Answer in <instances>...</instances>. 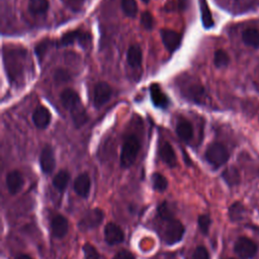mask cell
Segmentation results:
<instances>
[{
  "label": "cell",
  "mask_w": 259,
  "mask_h": 259,
  "mask_svg": "<svg viewBox=\"0 0 259 259\" xmlns=\"http://www.w3.org/2000/svg\"><path fill=\"white\" fill-rule=\"evenodd\" d=\"M242 39L245 45L254 49L259 48V30L254 27L246 28L242 32Z\"/></svg>",
  "instance_id": "44dd1931"
},
{
  "label": "cell",
  "mask_w": 259,
  "mask_h": 259,
  "mask_svg": "<svg viewBox=\"0 0 259 259\" xmlns=\"http://www.w3.org/2000/svg\"><path fill=\"white\" fill-rule=\"evenodd\" d=\"M63 1L67 6H69L74 11L79 10L84 2V0H63Z\"/></svg>",
  "instance_id": "74e56055"
},
{
  "label": "cell",
  "mask_w": 259,
  "mask_h": 259,
  "mask_svg": "<svg viewBox=\"0 0 259 259\" xmlns=\"http://www.w3.org/2000/svg\"><path fill=\"white\" fill-rule=\"evenodd\" d=\"M176 134L180 140L189 142L193 137L192 124L187 119H181L176 125Z\"/></svg>",
  "instance_id": "d6986e66"
},
{
  "label": "cell",
  "mask_w": 259,
  "mask_h": 259,
  "mask_svg": "<svg viewBox=\"0 0 259 259\" xmlns=\"http://www.w3.org/2000/svg\"><path fill=\"white\" fill-rule=\"evenodd\" d=\"M71 115H72V119H73V121H74L76 126L83 125L87 121V119H88V116H87L86 111L83 108V106L78 108V109H76L75 111L71 112Z\"/></svg>",
  "instance_id": "f546056e"
},
{
  "label": "cell",
  "mask_w": 259,
  "mask_h": 259,
  "mask_svg": "<svg viewBox=\"0 0 259 259\" xmlns=\"http://www.w3.org/2000/svg\"><path fill=\"white\" fill-rule=\"evenodd\" d=\"M229 157L230 155L227 148L221 143L210 144L204 153L205 160L213 168H219L226 164Z\"/></svg>",
  "instance_id": "3957f363"
},
{
  "label": "cell",
  "mask_w": 259,
  "mask_h": 259,
  "mask_svg": "<svg viewBox=\"0 0 259 259\" xmlns=\"http://www.w3.org/2000/svg\"><path fill=\"white\" fill-rule=\"evenodd\" d=\"M230 63V57L228 53L222 49L217 50L213 55V64L217 68H224Z\"/></svg>",
  "instance_id": "4316f807"
},
{
  "label": "cell",
  "mask_w": 259,
  "mask_h": 259,
  "mask_svg": "<svg viewBox=\"0 0 259 259\" xmlns=\"http://www.w3.org/2000/svg\"><path fill=\"white\" fill-rule=\"evenodd\" d=\"M143 2H145V3H148L149 2V0H142Z\"/></svg>",
  "instance_id": "60d3db41"
},
{
  "label": "cell",
  "mask_w": 259,
  "mask_h": 259,
  "mask_svg": "<svg viewBox=\"0 0 259 259\" xmlns=\"http://www.w3.org/2000/svg\"><path fill=\"white\" fill-rule=\"evenodd\" d=\"M142 60H143V54H142V50H141L140 46H138V45L131 46L126 53L127 64L133 68H137V67L141 66Z\"/></svg>",
  "instance_id": "ffe728a7"
},
{
  "label": "cell",
  "mask_w": 259,
  "mask_h": 259,
  "mask_svg": "<svg viewBox=\"0 0 259 259\" xmlns=\"http://www.w3.org/2000/svg\"><path fill=\"white\" fill-rule=\"evenodd\" d=\"M152 184L153 188L158 192H163L168 187V180L164 175L159 172H155L152 175Z\"/></svg>",
  "instance_id": "d4e9b609"
},
{
  "label": "cell",
  "mask_w": 259,
  "mask_h": 259,
  "mask_svg": "<svg viewBox=\"0 0 259 259\" xmlns=\"http://www.w3.org/2000/svg\"><path fill=\"white\" fill-rule=\"evenodd\" d=\"M73 188L74 191L76 192L77 195H79L82 198L88 197L90 193V188H91V179L90 176L87 173H81L79 174L73 183Z\"/></svg>",
  "instance_id": "4fadbf2b"
},
{
  "label": "cell",
  "mask_w": 259,
  "mask_h": 259,
  "mask_svg": "<svg viewBox=\"0 0 259 259\" xmlns=\"http://www.w3.org/2000/svg\"><path fill=\"white\" fill-rule=\"evenodd\" d=\"M182 94L188 100H191L195 103H202L205 97L204 88L199 84H189L182 89Z\"/></svg>",
  "instance_id": "5bb4252c"
},
{
  "label": "cell",
  "mask_w": 259,
  "mask_h": 259,
  "mask_svg": "<svg viewBox=\"0 0 259 259\" xmlns=\"http://www.w3.org/2000/svg\"><path fill=\"white\" fill-rule=\"evenodd\" d=\"M39 165L45 174H51L56 166L54 150L50 145H46L39 155Z\"/></svg>",
  "instance_id": "9c48e42d"
},
{
  "label": "cell",
  "mask_w": 259,
  "mask_h": 259,
  "mask_svg": "<svg viewBox=\"0 0 259 259\" xmlns=\"http://www.w3.org/2000/svg\"><path fill=\"white\" fill-rule=\"evenodd\" d=\"M140 150H141L140 140L134 135L127 136L121 148L120 166L122 168L131 167L135 163Z\"/></svg>",
  "instance_id": "6da1fadb"
},
{
  "label": "cell",
  "mask_w": 259,
  "mask_h": 259,
  "mask_svg": "<svg viewBox=\"0 0 259 259\" xmlns=\"http://www.w3.org/2000/svg\"><path fill=\"white\" fill-rule=\"evenodd\" d=\"M192 259H209L208 251L203 246H198L195 248L192 254Z\"/></svg>",
  "instance_id": "8d00e7d4"
},
{
  "label": "cell",
  "mask_w": 259,
  "mask_h": 259,
  "mask_svg": "<svg viewBox=\"0 0 259 259\" xmlns=\"http://www.w3.org/2000/svg\"><path fill=\"white\" fill-rule=\"evenodd\" d=\"M150 95L155 106L160 108H166L168 106L169 100L157 84H152L150 86Z\"/></svg>",
  "instance_id": "ac0fdd59"
},
{
  "label": "cell",
  "mask_w": 259,
  "mask_h": 259,
  "mask_svg": "<svg viewBox=\"0 0 259 259\" xmlns=\"http://www.w3.org/2000/svg\"><path fill=\"white\" fill-rule=\"evenodd\" d=\"M69 230V223L66 217L62 214H55L51 221V231L54 237L58 239L64 238Z\"/></svg>",
  "instance_id": "7c38bea8"
},
{
  "label": "cell",
  "mask_w": 259,
  "mask_h": 259,
  "mask_svg": "<svg viewBox=\"0 0 259 259\" xmlns=\"http://www.w3.org/2000/svg\"><path fill=\"white\" fill-rule=\"evenodd\" d=\"M70 181V174L67 170H60L55 177L53 178V185L54 187L59 190L60 192H63Z\"/></svg>",
  "instance_id": "7402d4cb"
},
{
  "label": "cell",
  "mask_w": 259,
  "mask_h": 259,
  "mask_svg": "<svg viewBox=\"0 0 259 259\" xmlns=\"http://www.w3.org/2000/svg\"><path fill=\"white\" fill-rule=\"evenodd\" d=\"M60 99H61L62 105L67 110H69L70 113L75 111L76 109L82 107V103H81L78 93L71 88H67V89L63 90V92L60 95Z\"/></svg>",
  "instance_id": "52a82bcc"
},
{
  "label": "cell",
  "mask_w": 259,
  "mask_h": 259,
  "mask_svg": "<svg viewBox=\"0 0 259 259\" xmlns=\"http://www.w3.org/2000/svg\"><path fill=\"white\" fill-rule=\"evenodd\" d=\"M104 213L100 208H93L86 211L78 222V228L80 231H89L97 228L103 221Z\"/></svg>",
  "instance_id": "277c9868"
},
{
  "label": "cell",
  "mask_w": 259,
  "mask_h": 259,
  "mask_svg": "<svg viewBox=\"0 0 259 259\" xmlns=\"http://www.w3.org/2000/svg\"><path fill=\"white\" fill-rule=\"evenodd\" d=\"M82 251L84 253L85 259H100V255L97 249L94 246H92L90 243H85L82 246Z\"/></svg>",
  "instance_id": "1f68e13d"
},
{
  "label": "cell",
  "mask_w": 259,
  "mask_h": 259,
  "mask_svg": "<svg viewBox=\"0 0 259 259\" xmlns=\"http://www.w3.org/2000/svg\"><path fill=\"white\" fill-rule=\"evenodd\" d=\"M121 9L128 17H135L138 13V5L136 0H121Z\"/></svg>",
  "instance_id": "83f0119b"
},
{
  "label": "cell",
  "mask_w": 259,
  "mask_h": 259,
  "mask_svg": "<svg viewBox=\"0 0 259 259\" xmlns=\"http://www.w3.org/2000/svg\"><path fill=\"white\" fill-rule=\"evenodd\" d=\"M234 250L242 259H250L257 252V245L247 237H241L237 240Z\"/></svg>",
  "instance_id": "8992f818"
},
{
  "label": "cell",
  "mask_w": 259,
  "mask_h": 259,
  "mask_svg": "<svg viewBox=\"0 0 259 259\" xmlns=\"http://www.w3.org/2000/svg\"><path fill=\"white\" fill-rule=\"evenodd\" d=\"M104 240L110 246L117 245L124 240L123 231L116 224L108 223L104 228Z\"/></svg>",
  "instance_id": "30bf717a"
},
{
  "label": "cell",
  "mask_w": 259,
  "mask_h": 259,
  "mask_svg": "<svg viewBox=\"0 0 259 259\" xmlns=\"http://www.w3.org/2000/svg\"><path fill=\"white\" fill-rule=\"evenodd\" d=\"M113 259H135V257H134V255L130 251H127V250H120L119 252H117L114 255Z\"/></svg>",
  "instance_id": "f35d334b"
},
{
  "label": "cell",
  "mask_w": 259,
  "mask_h": 259,
  "mask_svg": "<svg viewBox=\"0 0 259 259\" xmlns=\"http://www.w3.org/2000/svg\"><path fill=\"white\" fill-rule=\"evenodd\" d=\"M159 154H160V157H161L162 161L167 166L173 168L177 165V159H176L175 151H174L173 147L168 142H164L162 144V146L160 147Z\"/></svg>",
  "instance_id": "e0dca14e"
},
{
  "label": "cell",
  "mask_w": 259,
  "mask_h": 259,
  "mask_svg": "<svg viewBox=\"0 0 259 259\" xmlns=\"http://www.w3.org/2000/svg\"><path fill=\"white\" fill-rule=\"evenodd\" d=\"M51 112L46 106H37L32 113V121L37 128H46L51 122Z\"/></svg>",
  "instance_id": "9a60e30c"
},
{
  "label": "cell",
  "mask_w": 259,
  "mask_h": 259,
  "mask_svg": "<svg viewBox=\"0 0 259 259\" xmlns=\"http://www.w3.org/2000/svg\"><path fill=\"white\" fill-rule=\"evenodd\" d=\"M23 185V176L18 170L10 171L6 176V186L10 194H16Z\"/></svg>",
  "instance_id": "2e32d148"
},
{
  "label": "cell",
  "mask_w": 259,
  "mask_h": 259,
  "mask_svg": "<svg viewBox=\"0 0 259 259\" xmlns=\"http://www.w3.org/2000/svg\"><path fill=\"white\" fill-rule=\"evenodd\" d=\"M52 46V41L50 39H44L40 42H38L35 47V55L37 56L39 62L44 58V56L47 54V51Z\"/></svg>",
  "instance_id": "836d02e7"
},
{
  "label": "cell",
  "mask_w": 259,
  "mask_h": 259,
  "mask_svg": "<svg viewBox=\"0 0 259 259\" xmlns=\"http://www.w3.org/2000/svg\"><path fill=\"white\" fill-rule=\"evenodd\" d=\"M15 259H33V258L27 254H19L15 257Z\"/></svg>",
  "instance_id": "ab89813d"
},
{
  "label": "cell",
  "mask_w": 259,
  "mask_h": 259,
  "mask_svg": "<svg viewBox=\"0 0 259 259\" xmlns=\"http://www.w3.org/2000/svg\"><path fill=\"white\" fill-rule=\"evenodd\" d=\"M49 9L48 0H29L28 1V10L33 15L45 14Z\"/></svg>",
  "instance_id": "cb8c5ba5"
},
{
  "label": "cell",
  "mask_w": 259,
  "mask_h": 259,
  "mask_svg": "<svg viewBox=\"0 0 259 259\" xmlns=\"http://www.w3.org/2000/svg\"><path fill=\"white\" fill-rule=\"evenodd\" d=\"M244 212H245V208L240 202H236L232 204L229 208V215L232 221L241 220Z\"/></svg>",
  "instance_id": "4dcf8cb0"
},
{
  "label": "cell",
  "mask_w": 259,
  "mask_h": 259,
  "mask_svg": "<svg viewBox=\"0 0 259 259\" xmlns=\"http://www.w3.org/2000/svg\"><path fill=\"white\" fill-rule=\"evenodd\" d=\"M74 42H78L83 47H88L90 44V34L80 29L69 31L65 33L58 41V47H66L73 45Z\"/></svg>",
  "instance_id": "5b68a950"
},
{
  "label": "cell",
  "mask_w": 259,
  "mask_h": 259,
  "mask_svg": "<svg viewBox=\"0 0 259 259\" xmlns=\"http://www.w3.org/2000/svg\"><path fill=\"white\" fill-rule=\"evenodd\" d=\"M70 79H71L70 73L63 68L57 69L54 73V80L57 83H65V82H68Z\"/></svg>",
  "instance_id": "e575fe53"
},
{
  "label": "cell",
  "mask_w": 259,
  "mask_h": 259,
  "mask_svg": "<svg viewBox=\"0 0 259 259\" xmlns=\"http://www.w3.org/2000/svg\"><path fill=\"white\" fill-rule=\"evenodd\" d=\"M160 34H161L162 42L167 49V51H169L170 53H173L179 48L181 44V35L178 32L172 29L163 28L161 29Z\"/></svg>",
  "instance_id": "8fae6325"
},
{
  "label": "cell",
  "mask_w": 259,
  "mask_h": 259,
  "mask_svg": "<svg viewBox=\"0 0 259 259\" xmlns=\"http://www.w3.org/2000/svg\"><path fill=\"white\" fill-rule=\"evenodd\" d=\"M199 7H200V15H201V21L204 26V28L208 29L213 26V18L211 15V12L209 10V7L207 5L206 0H199Z\"/></svg>",
  "instance_id": "603a6c76"
},
{
  "label": "cell",
  "mask_w": 259,
  "mask_h": 259,
  "mask_svg": "<svg viewBox=\"0 0 259 259\" xmlns=\"http://www.w3.org/2000/svg\"><path fill=\"white\" fill-rule=\"evenodd\" d=\"M222 177L224 178V180H225L230 186L236 185V184H238L239 181H240L239 172H238V170H237L235 167H229V168H227V169L223 172Z\"/></svg>",
  "instance_id": "484cf974"
},
{
  "label": "cell",
  "mask_w": 259,
  "mask_h": 259,
  "mask_svg": "<svg viewBox=\"0 0 259 259\" xmlns=\"http://www.w3.org/2000/svg\"><path fill=\"white\" fill-rule=\"evenodd\" d=\"M184 233L185 228L183 224L176 219H172L166 222V226L162 232L161 239L166 245H174L182 240Z\"/></svg>",
  "instance_id": "7a4b0ae2"
},
{
  "label": "cell",
  "mask_w": 259,
  "mask_h": 259,
  "mask_svg": "<svg viewBox=\"0 0 259 259\" xmlns=\"http://www.w3.org/2000/svg\"><path fill=\"white\" fill-rule=\"evenodd\" d=\"M112 89L106 82H98L93 90V102L96 107L105 104L111 97Z\"/></svg>",
  "instance_id": "ba28073f"
},
{
  "label": "cell",
  "mask_w": 259,
  "mask_h": 259,
  "mask_svg": "<svg viewBox=\"0 0 259 259\" xmlns=\"http://www.w3.org/2000/svg\"><path fill=\"white\" fill-rule=\"evenodd\" d=\"M230 259H233V258H230Z\"/></svg>",
  "instance_id": "b9f144b4"
},
{
  "label": "cell",
  "mask_w": 259,
  "mask_h": 259,
  "mask_svg": "<svg viewBox=\"0 0 259 259\" xmlns=\"http://www.w3.org/2000/svg\"><path fill=\"white\" fill-rule=\"evenodd\" d=\"M157 213H158L159 219H160V220H163V221H165V222L174 219L173 212L171 211V209H170V207L168 206V204H167L166 201H163V202H161V203L158 205V207H157Z\"/></svg>",
  "instance_id": "f1b7e54d"
},
{
  "label": "cell",
  "mask_w": 259,
  "mask_h": 259,
  "mask_svg": "<svg viewBox=\"0 0 259 259\" xmlns=\"http://www.w3.org/2000/svg\"><path fill=\"white\" fill-rule=\"evenodd\" d=\"M141 23L145 29H152L154 26V17L149 11H144L141 15Z\"/></svg>",
  "instance_id": "d590c367"
},
{
  "label": "cell",
  "mask_w": 259,
  "mask_h": 259,
  "mask_svg": "<svg viewBox=\"0 0 259 259\" xmlns=\"http://www.w3.org/2000/svg\"><path fill=\"white\" fill-rule=\"evenodd\" d=\"M197 224H198V227H199V230L202 234L204 235H207L208 231H209V227H210V224H211V220H210V217L208 214H200L198 217V220H197Z\"/></svg>",
  "instance_id": "d6a6232c"
}]
</instances>
